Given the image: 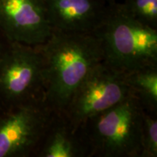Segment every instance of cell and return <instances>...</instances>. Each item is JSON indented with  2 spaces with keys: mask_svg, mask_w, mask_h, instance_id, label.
Instances as JSON below:
<instances>
[{
  "mask_svg": "<svg viewBox=\"0 0 157 157\" xmlns=\"http://www.w3.org/2000/svg\"><path fill=\"white\" fill-rule=\"evenodd\" d=\"M44 66V101L52 111L62 113L84 78L104 60L101 39L95 34L52 31L39 46Z\"/></svg>",
  "mask_w": 157,
  "mask_h": 157,
  "instance_id": "obj_1",
  "label": "cell"
},
{
  "mask_svg": "<svg viewBox=\"0 0 157 157\" xmlns=\"http://www.w3.org/2000/svg\"><path fill=\"white\" fill-rule=\"evenodd\" d=\"M95 34L101 39L104 61L121 73L157 66V29L133 18L121 3H111Z\"/></svg>",
  "mask_w": 157,
  "mask_h": 157,
  "instance_id": "obj_2",
  "label": "cell"
},
{
  "mask_svg": "<svg viewBox=\"0 0 157 157\" xmlns=\"http://www.w3.org/2000/svg\"><path fill=\"white\" fill-rule=\"evenodd\" d=\"M143 112L130 96L85 121L79 128L91 157H140Z\"/></svg>",
  "mask_w": 157,
  "mask_h": 157,
  "instance_id": "obj_3",
  "label": "cell"
},
{
  "mask_svg": "<svg viewBox=\"0 0 157 157\" xmlns=\"http://www.w3.org/2000/svg\"><path fill=\"white\" fill-rule=\"evenodd\" d=\"M44 66L39 47L8 42L0 56V106L44 99Z\"/></svg>",
  "mask_w": 157,
  "mask_h": 157,
  "instance_id": "obj_4",
  "label": "cell"
},
{
  "mask_svg": "<svg viewBox=\"0 0 157 157\" xmlns=\"http://www.w3.org/2000/svg\"><path fill=\"white\" fill-rule=\"evenodd\" d=\"M132 96L121 73L102 61L84 78L61 113L75 129Z\"/></svg>",
  "mask_w": 157,
  "mask_h": 157,
  "instance_id": "obj_5",
  "label": "cell"
},
{
  "mask_svg": "<svg viewBox=\"0 0 157 157\" xmlns=\"http://www.w3.org/2000/svg\"><path fill=\"white\" fill-rule=\"evenodd\" d=\"M54 113L44 98L0 109V157L34 156Z\"/></svg>",
  "mask_w": 157,
  "mask_h": 157,
  "instance_id": "obj_6",
  "label": "cell"
},
{
  "mask_svg": "<svg viewBox=\"0 0 157 157\" xmlns=\"http://www.w3.org/2000/svg\"><path fill=\"white\" fill-rule=\"evenodd\" d=\"M52 31L45 0H0V32L9 42L41 46Z\"/></svg>",
  "mask_w": 157,
  "mask_h": 157,
  "instance_id": "obj_7",
  "label": "cell"
},
{
  "mask_svg": "<svg viewBox=\"0 0 157 157\" xmlns=\"http://www.w3.org/2000/svg\"><path fill=\"white\" fill-rule=\"evenodd\" d=\"M45 2L52 31L74 34H95L104 21L113 1L45 0Z\"/></svg>",
  "mask_w": 157,
  "mask_h": 157,
  "instance_id": "obj_8",
  "label": "cell"
},
{
  "mask_svg": "<svg viewBox=\"0 0 157 157\" xmlns=\"http://www.w3.org/2000/svg\"><path fill=\"white\" fill-rule=\"evenodd\" d=\"M34 156L91 157V153L82 129L74 128L63 113L55 112Z\"/></svg>",
  "mask_w": 157,
  "mask_h": 157,
  "instance_id": "obj_9",
  "label": "cell"
},
{
  "mask_svg": "<svg viewBox=\"0 0 157 157\" xmlns=\"http://www.w3.org/2000/svg\"><path fill=\"white\" fill-rule=\"evenodd\" d=\"M131 95L142 109L157 113V66H148L125 74Z\"/></svg>",
  "mask_w": 157,
  "mask_h": 157,
  "instance_id": "obj_10",
  "label": "cell"
},
{
  "mask_svg": "<svg viewBox=\"0 0 157 157\" xmlns=\"http://www.w3.org/2000/svg\"><path fill=\"white\" fill-rule=\"evenodd\" d=\"M121 4L133 18L157 29V0H125Z\"/></svg>",
  "mask_w": 157,
  "mask_h": 157,
  "instance_id": "obj_11",
  "label": "cell"
},
{
  "mask_svg": "<svg viewBox=\"0 0 157 157\" xmlns=\"http://www.w3.org/2000/svg\"><path fill=\"white\" fill-rule=\"evenodd\" d=\"M140 157L157 156V113L143 112Z\"/></svg>",
  "mask_w": 157,
  "mask_h": 157,
  "instance_id": "obj_12",
  "label": "cell"
},
{
  "mask_svg": "<svg viewBox=\"0 0 157 157\" xmlns=\"http://www.w3.org/2000/svg\"><path fill=\"white\" fill-rule=\"evenodd\" d=\"M8 41L6 39L2 34L0 32V56L2 53L3 51L5 50L6 47H7V44H8Z\"/></svg>",
  "mask_w": 157,
  "mask_h": 157,
  "instance_id": "obj_13",
  "label": "cell"
},
{
  "mask_svg": "<svg viewBox=\"0 0 157 157\" xmlns=\"http://www.w3.org/2000/svg\"><path fill=\"white\" fill-rule=\"evenodd\" d=\"M2 109V107H1V106H0V109Z\"/></svg>",
  "mask_w": 157,
  "mask_h": 157,
  "instance_id": "obj_14",
  "label": "cell"
},
{
  "mask_svg": "<svg viewBox=\"0 0 157 157\" xmlns=\"http://www.w3.org/2000/svg\"><path fill=\"white\" fill-rule=\"evenodd\" d=\"M111 1H114V0H111Z\"/></svg>",
  "mask_w": 157,
  "mask_h": 157,
  "instance_id": "obj_15",
  "label": "cell"
}]
</instances>
